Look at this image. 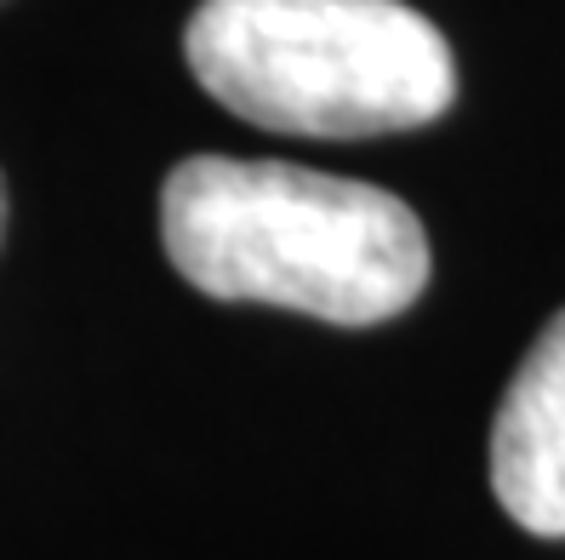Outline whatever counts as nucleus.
<instances>
[{
  "mask_svg": "<svg viewBox=\"0 0 565 560\" xmlns=\"http://www.w3.org/2000/svg\"><path fill=\"white\" fill-rule=\"evenodd\" d=\"M160 241L206 298L331 326L394 320L428 286V235L401 194L291 160H178L160 189Z\"/></svg>",
  "mask_w": 565,
  "mask_h": 560,
  "instance_id": "1",
  "label": "nucleus"
},
{
  "mask_svg": "<svg viewBox=\"0 0 565 560\" xmlns=\"http://www.w3.org/2000/svg\"><path fill=\"white\" fill-rule=\"evenodd\" d=\"M183 57L228 115L297 138H377L451 109L457 63L406 0H201Z\"/></svg>",
  "mask_w": 565,
  "mask_h": 560,
  "instance_id": "2",
  "label": "nucleus"
},
{
  "mask_svg": "<svg viewBox=\"0 0 565 560\" xmlns=\"http://www.w3.org/2000/svg\"><path fill=\"white\" fill-rule=\"evenodd\" d=\"M491 492L531 538H565V309L525 349L497 406Z\"/></svg>",
  "mask_w": 565,
  "mask_h": 560,
  "instance_id": "3",
  "label": "nucleus"
},
{
  "mask_svg": "<svg viewBox=\"0 0 565 560\" xmlns=\"http://www.w3.org/2000/svg\"><path fill=\"white\" fill-rule=\"evenodd\" d=\"M0 241H7V178H0Z\"/></svg>",
  "mask_w": 565,
  "mask_h": 560,
  "instance_id": "4",
  "label": "nucleus"
}]
</instances>
